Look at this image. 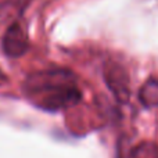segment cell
Returning <instances> with one entry per match:
<instances>
[{
  "label": "cell",
  "instance_id": "1",
  "mask_svg": "<svg viewBox=\"0 0 158 158\" xmlns=\"http://www.w3.org/2000/svg\"><path fill=\"white\" fill-rule=\"evenodd\" d=\"M31 100L46 111H60L81 101L82 93L75 75L64 68H52L31 74L25 82Z\"/></svg>",
  "mask_w": 158,
  "mask_h": 158
},
{
  "label": "cell",
  "instance_id": "2",
  "mask_svg": "<svg viewBox=\"0 0 158 158\" xmlns=\"http://www.w3.org/2000/svg\"><path fill=\"white\" fill-rule=\"evenodd\" d=\"M104 79L108 89L117 97L118 101L126 103L129 100L131 86H129V75L125 67L114 61L107 63L104 65Z\"/></svg>",
  "mask_w": 158,
  "mask_h": 158
},
{
  "label": "cell",
  "instance_id": "3",
  "mask_svg": "<svg viewBox=\"0 0 158 158\" xmlns=\"http://www.w3.org/2000/svg\"><path fill=\"white\" fill-rule=\"evenodd\" d=\"M29 47L27 29L19 22H14L6 31L2 40V49L7 57L17 58L25 54Z\"/></svg>",
  "mask_w": 158,
  "mask_h": 158
},
{
  "label": "cell",
  "instance_id": "4",
  "mask_svg": "<svg viewBox=\"0 0 158 158\" xmlns=\"http://www.w3.org/2000/svg\"><path fill=\"white\" fill-rule=\"evenodd\" d=\"M139 100L146 107L158 106V79L150 78L139 89Z\"/></svg>",
  "mask_w": 158,
  "mask_h": 158
},
{
  "label": "cell",
  "instance_id": "5",
  "mask_svg": "<svg viewBox=\"0 0 158 158\" xmlns=\"http://www.w3.org/2000/svg\"><path fill=\"white\" fill-rule=\"evenodd\" d=\"M128 158H158V146L153 142H142L132 148Z\"/></svg>",
  "mask_w": 158,
  "mask_h": 158
},
{
  "label": "cell",
  "instance_id": "6",
  "mask_svg": "<svg viewBox=\"0 0 158 158\" xmlns=\"http://www.w3.org/2000/svg\"><path fill=\"white\" fill-rule=\"evenodd\" d=\"M6 79H7V78H6V74L2 71V69H0V85H2L3 82H6Z\"/></svg>",
  "mask_w": 158,
  "mask_h": 158
}]
</instances>
